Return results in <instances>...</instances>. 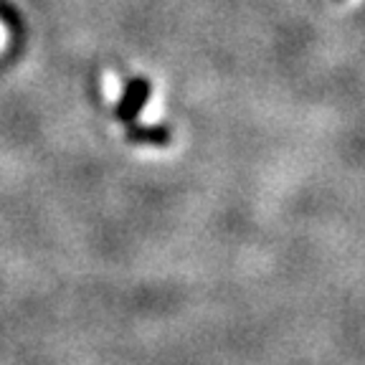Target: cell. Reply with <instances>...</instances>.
I'll list each match as a JSON object with an SVG mask.
<instances>
[{
    "label": "cell",
    "mask_w": 365,
    "mask_h": 365,
    "mask_svg": "<svg viewBox=\"0 0 365 365\" xmlns=\"http://www.w3.org/2000/svg\"><path fill=\"white\" fill-rule=\"evenodd\" d=\"M6 43H8V31H6V26H0V51L6 48Z\"/></svg>",
    "instance_id": "3"
},
{
    "label": "cell",
    "mask_w": 365,
    "mask_h": 365,
    "mask_svg": "<svg viewBox=\"0 0 365 365\" xmlns=\"http://www.w3.org/2000/svg\"><path fill=\"white\" fill-rule=\"evenodd\" d=\"M163 112H165V107H163V102H160L158 97H153L148 104H145L143 112H140V120H143L145 125H155V122L163 120Z\"/></svg>",
    "instance_id": "1"
},
{
    "label": "cell",
    "mask_w": 365,
    "mask_h": 365,
    "mask_svg": "<svg viewBox=\"0 0 365 365\" xmlns=\"http://www.w3.org/2000/svg\"><path fill=\"white\" fill-rule=\"evenodd\" d=\"M102 91H104V97L109 99V102H117V99L122 97V81H120V76L117 74H104V79H102Z\"/></svg>",
    "instance_id": "2"
}]
</instances>
